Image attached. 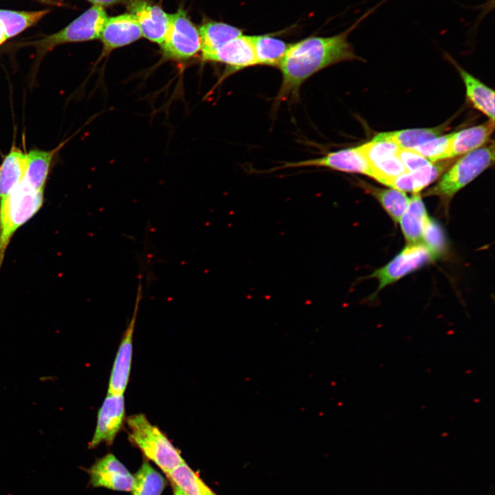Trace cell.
<instances>
[{"mask_svg": "<svg viewBox=\"0 0 495 495\" xmlns=\"http://www.w3.org/2000/svg\"><path fill=\"white\" fill-rule=\"evenodd\" d=\"M367 10L344 31L331 36H310L290 44L278 67L282 83L276 98L280 102L296 99L302 85L319 71L340 62L361 59L348 41L349 34L381 4Z\"/></svg>", "mask_w": 495, "mask_h": 495, "instance_id": "6da1fadb", "label": "cell"}, {"mask_svg": "<svg viewBox=\"0 0 495 495\" xmlns=\"http://www.w3.org/2000/svg\"><path fill=\"white\" fill-rule=\"evenodd\" d=\"M129 439L150 461L167 475L184 460L167 437L143 414L126 419Z\"/></svg>", "mask_w": 495, "mask_h": 495, "instance_id": "7a4b0ae2", "label": "cell"}, {"mask_svg": "<svg viewBox=\"0 0 495 495\" xmlns=\"http://www.w3.org/2000/svg\"><path fill=\"white\" fill-rule=\"evenodd\" d=\"M43 190H36L23 179L0 200V265L15 231L41 208Z\"/></svg>", "mask_w": 495, "mask_h": 495, "instance_id": "3957f363", "label": "cell"}, {"mask_svg": "<svg viewBox=\"0 0 495 495\" xmlns=\"http://www.w3.org/2000/svg\"><path fill=\"white\" fill-rule=\"evenodd\" d=\"M494 160L493 142L464 155L456 160L434 186L425 191L424 196H437L448 204L459 190L490 167Z\"/></svg>", "mask_w": 495, "mask_h": 495, "instance_id": "277c9868", "label": "cell"}, {"mask_svg": "<svg viewBox=\"0 0 495 495\" xmlns=\"http://www.w3.org/2000/svg\"><path fill=\"white\" fill-rule=\"evenodd\" d=\"M160 45L167 60H186L201 51L199 31L182 9L169 14L168 30Z\"/></svg>", "mask_w": 495, "mask_h": 495, "instance_id": "5b68a950", "label": "cell"}, {"mask_svg": "<svg viewBox=\"0 0 495 495\" xmlns=\"http://www.w3.org/2000/svg\"><path fill=\"white\" fill-rule=\"evenodd\" d=\"M108 19L103 7L93 6L60 31L38 42L43 52L65 43L100 38Z\"/></svg>", "mask_w": 495, "mask_h": 495, "instance_id": "8992f818", "label": "cell"}, {"mask_svg": "<svg viewBox=\"0 0 495 495\" xmlns=\"http://www.w3.org/2000/svg\"><path fill=\"white\" fill-rule=\"evenodd\" d=\"M433 258L434 257L423 243L408 244L388 263L368 276V278H375L379 281L377 289L373 296L382 289L397 281Z\"/></svg>", "mask_w": 495, "mask_h": 495, "instance_id": "52a82bcc", "label": "cell"}, {"mask_svg": "<svg viewBox=\"0 0 495 495\" xmlns=\"http://www.w3.org/2000/svg\"><path fill=\"white\" fill-rule=\"evenodd\" d=\"M322 167L351 173H360L373 177L371 163L358 146L344 148L311 160L285 163L279 168Z\"/></svg>", "mask_w": 495, "mask_h": 495, "instance_id": "ba28073f", "label": "cell"}, {"mask_svg": "<svg viewBox=\"0 0 495 495\" xmlns=\"http://www.w3.org/2000/svg\"><path fill=\"white\" fill-rule=\"evenodd\" d=\"M124 417L123 394L108 393L98 410L96 430L89 448H95L102 443L111 445L121 429Z\"/></svg>", "mask_w": 495, "mask_h": 495, "instance_id": "9c48e42d", "label": "cell"}, {"mask_svg": "<svg viewBox=\"0 0 495 495\" xmlns=\"http://www.w3.org/2000/svg\"><path fill=\"white\" fill-rule=\"evenodd\" d=\"M89 483L94 487L131 491L134 476L113 454H107L98 459L88 470Z\"/></svg>", "mask_w": 495, "mask_h": 495, "instance_id": "30bf717a", "label": "cell"}, {"mask_svg": "<svg viewBox=\"0 0 495 495\" xmlns=\"http://www.w3.org/2000/svg\"><path fill=\"white\" fill-rule=\"evenodd\" d=\"M142 297V286L138 288L133 316L119 346L109 378L108 393L123 394L128 384L132 361L133 335L138 305Z\"/></svg>", "mask_w": 495, "mask_h": 495, "instance_id": "8fae6325", "label": "cell"}, {"mask_svg": "<svg viewBox=\"0 0 495 495\" xmlns=\"http://www.w3.org/2000/svg\"><path fill=\"white\" fill-rule=\"evenodd\" d=\"M128 8L135 17L142 36L161 45L168 30L169 14L160 7L143 0H132L128 3Z\"/></svg>", "mask_w": 495, "mask_h": 495, "instance_id": "7c38bea8", "label": "cell"}, {"mask_svg": "<svg viewBox=\"0 0 495 495\" xmlns=\"http://www.w3.org/2000/svg\"><path fill=\"white\" fill-rule=\"evenodd\" d=\"M142 36L140 25L135 17L131 13H125L107 19L100 39L103 44V53L127 45Z\"/></svg>", "mask_w": 495, "mask_h": 495, "instance_id": "4fadbf2b", "label": "cell"}, {"mask_svg": "<svg viewBox=\"0 0 495 495\" xmlns=\"http://www.w3.org/2000/svg\"><path fill=\"white\" fill-rule=\"evenodd\" d=\"M206 61L223 63L230 74L256 65L251 36L242 34L234 38L208 56Z\"/></svg>", "mask_w": 495, "mask_h": 495, "instance_id": "5bb4252c", "label": "cell"}, {"mask_svg": "<svg viewBox=\"0 0 495 495\" xmlns=\"http://www.w3.org/2000/svg\"><path fill=\"white\" fill-rule=\"evenodd\" d=\"M494 129V122H486L452 133L447 159L464 155L486 144Z\"/></svg>", "mask_w": 495, "mask_h": 495, "instance_id": "9a60e30c", "label": "cell"}, {"mask_svg": "<svg viewBox=\"0 0 495 495\" xmlns=\"http://www.w3.org/2000/svg\"><path fill=\"white\" fill-rule=\"evenodd\" d=\"M199 31L201 41V58L204 61L221 47L243 34L241 29L217 21L204 23Z\"/></svg>", "mask_w": 495, "mask_h": 495, "instance_id": "2e32d148", "label": "cell"}, {"mask_svg": "<svg viewBox=\"0 0 495 495\" xmlns=\"http://www.w3.org/2000/svg\"><path fill=\"white\" fill-rule=\"evenodd\" d=\"M450 120L432 128L404 129L382 132L375 135L373 141H385L395 144L401 148H412L428 140L441 135L449 127Z\"/></svg>", "mask_w": 495, "mask_h": 495, "instance_id": "e0dca14e", "label": "cell"}, {"mask_svg": "<svg viewBox=\"0 0 495 495\" xmlns=\"http://www.w3.org/2000/svg\"><path fill=\"white\" fill-rule=\"evenodd\" d=\"M428 217L419 192L413 193L399 220L408 244L421 243L424 226Z\"/></svg>", "mask_w": 495, "mask_h": 495, "instance_id": "ac0fdd59", "label": "cell"}, {"mask_svg": "<svg viewBox=\"0 0 495 495\" xmlns=\"http://www.w3.org/2000/svg\"><path fill=\"white\" fill-rule=\"evenodd\" d=\"M454 65L463 80L468 100L477 110L488 117L490 120L494 122V90L455 63Z\"/></svg>", "mask_w": 495, "mask_h": 495, "instance_id": "d6986e66", "label": "cell"}, {"mask_svg": "<svg viewBox=\"0 0 495 495\" xmlns=\"http://www.w3.org/2000/svg\"><path fill=\"white\" fill-rule=\"evenodd\" d=\"M27 165V155L12 148L0 166V200L8 195L23 179Z\"/></svg>", "mask_w": 495, "mask_h": 495, "instance_id": "ffe728a7", "label": "cell"}, {"mask_svg": "<svg viewBox=\"0 0 495 495\" xmlns=\"http://www.w3.org/2000/svg\"><path fill=\"white\" fill-rule=\"evenodd\" d=\"M256 64L278 67L290 44L270 34L251 36Z\"/></svg>", "mask_w": 495, "mask_h": 495, "instance_id": "44dd1931", "label": "cell"}, {"mask_svg": "<svg viewBox=\"0 0 495 495\" xmlns=\"http://www.w3.org/2000/svg\"><path fill=\"white\" fill-rule=\"evenodd\" d=\"M361 186L382 205L395 223H399L410 198L404 192L390 188H380L361 182Z\"/></svg>", "mask_w": 495, "mask_h": 495, "instance_id": "7402d4cb", "label": "cell"}, {"mask_svg": "<svg viewBox=\"0 0 495 495\" xmlns=\"http://www.w3.org/2000/svg\"><path fill=\"white\" fill-rule=\"evenodd\" d=\"M56 150L34 149L27 155V165L23 179L33 188L43 190L50 166Z\"/></svg>", "mask_w": 495, "mask_h": 495, "instance_id": "603a6c76", "label": "cell"}, {"mask_svg": "<svg viewBox=\"0 0 495 495\" xmlns=\"http://www.w3.org/2000/svg\"><path fill=\"white\" fill-rule=\"evenodd\" d=\"M167 476L186 495H217L185 462Z\"/></svg>", "mask_w": 495, "mask_h": 495, "instance_id": "cb8c5ba5", "label": "cell"}, {"mask_svg": "<svg viewBox=\"0 0 495 495\" xmlns=\"http://www.w3.org/2000/svg\"><path fill=\"white\" fill-rule=\"evenodd\" d=\"M48 12L49 10L34 12L0 10V23L9 38L32 25Z\"/></svg>", "mask_w": 495, "mask_h": 495, "instance_id": "d4e9b609", "label": "cell"}, {"mask_svg": "<svg viewBox=\"0 0 495 495\" xmlns=\"http://www.w3.org/2000/svg\"><path fill=\"white\" fill-rule=\"evenodd\" d=\"M166 481L163 476L148 463H144L134 476L133 495H161Z\"/></svg>", "mask_w": 495, "mask_h": 495, "instance_id": "484cf974", "label": "cell"}, {"mask_svg": "<svg viewBox=\"0 0 495 495\" xmlns=\"http://www.w3.org/2000/svg\"><path fill=\"white\" fill-rule=\"evenodd\" d=\"M455 158L432 162L421 168L410 172L413 181V193H419L425 187L432 184L456 162Z\"/></svg>", "mask_w": 495, "mask_h": 495, "instance_id": "4316f807", "label": "cell"}, {"mask_svg": "<svg viewBox=\"0 0 495 495\" xmlns=\"http://www.w3.org/2000/svg\"><path fill=\"white\" fill-rule=\"evenodd\" d=\"M371 166L373 169L372 178L387 186L392 179L408 173L397 155L371 162Z\"/></svg>", "mask_w": 495, "mask_h": 495, "instance_id": "83f0119b", "label": "cell"}, {"mask_svg": "<svg viewBox=\"0 0 495 495\" xmlns=\"http://www.w3.org/2000/svg\"><path fill=\"white\" fill-rule=\"evenodd\" d=\"M452 133L439 135L411 149L430 162H435L447 159L450 148Z\"/></svg>", "mask_w": 495, "mask_h": 495, "instance_id": "f1b7e54d", "label": "cell"}, {"mask_svg": "<svg viewBox=\"0 0 495 495\" xmlns=\"http://www.w3.org/2000/svg\"><path fill=\"white\" fill-rule=\"evenodd\" d=\"M421 243L435 258L444 248V236L439 226L428 217L422 235Z\"/></svg>", "mask_w": 495, "mask_h": 495, "instance_id": "f546056e", "label": "cell"}, {"mask_svg": "<svg viewBox=\"0 0 495 495\" xmlns=\"http://www.w3.org/2000/svg\"><path fill=\"white\" fill-rule=\"evenodd\" d=\"M358 147L371 163L386 157L396 155L400 148L397 145L390 142L373 140Z\"/></svg>", "mask_w": 495, "mask_h": 495, "instance_id": "4dcf8cb0", "label": "cell"}, {"mask_svg": "<svg viewBox=\"0 0 495 495\" xmlns=\"http://www.w3.org/2000/svg\"><path fill=\"white\" fill-rule=\"evenodd\" d=\"M397 156L402 161L408 172L415 171L430 164L428 160L408 148H399Z\"/></svg>", "mask_w": 495, "mask_h": 495, "instance_id": "1f68e13d", "label": "cell"}, {"mask_svg": "<svg viewBox=\"0 0 495 495\" xmlns=\"http://www.w3.org/2000/svg\"><path fill=\"white\" fill-rule=\"evenodd\" d=\"M95 6H109L119 3H129L132 0H87Z\"/></svg>", "mask_w": 495, "mask_h": 495, "instance_id": "d6a6232c", "label": "cell"}, {"mask_svg": "<svg viewBox=\"0 0 495 495\" xmlns=\"http://www.w3.org/2000/svg\"><path fill=\"white\" fill-rule=\"evenodd\" d=\"M8 39L5 30L0 23V45L4 43Z\"/></svg>", "mask_w": 495, "mask_h": 495, "instance_id": "836d02e7", "label": "cell"}, {"mask_svg": "<svg viewBox=\"0 0 495 495\" xmlns=\"http://www.w3.org/2000/svg\"><path fill=\"white\" fill-rule=\"evenodd\" d=\"M174 495H186L182 490L173 484Z\"/></svg>", "mask_w": 495, "mask_h": 495, "instance_id": "e575fe53", "label": "cell"}]
</instances>
